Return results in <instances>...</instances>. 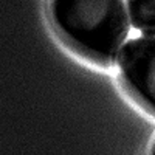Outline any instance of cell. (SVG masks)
<instances>
[{"label":"cell","mask_w":155,"mask_h":155,"mask_svg":"<svg viewBox=\"0 0 155 155\" xmlns=\"http://www.w3.org/2000/svg\"><path fill=\"white\" fill-rule=\"evenodd\" d=\"M50 16L76 51L102 67L113 65L129 36L123 0H50Z\"/></svg>","instance_id":"obj_1"},{"label":"cell","mask_w":155,"mask_h":155,"mask_svg":"<svg viewBox=\"0 0 155 155\" xmlns=\"http://www.w3.org/2000/svg\"><path fill=\"white\" fill-rule=\"evenodd\" d=\"M120 74L129 92L155 116V34L135 37L123 47Z\"/></svg>","instance_id":"obj_2"},{"label":"cell","mask_w":155,"mask_h":155,"mask_svg":"<svg viewBox=\"0 0 155 155\" xmlns=\"http://www.w3.org/2000/svg\"><path fill=\"white\" fill-rule=\"evenodd\" d=\"M134 28L144 34H155V0H127Z\"/></svg>","instance_id":"obj_3"},{"label":"cell","mask_w":155,"mask_h":155,"mask_svg":"<svg viewBox=\"0 0 155 155\" xmlns=\"http://www.w3.org/2000/svg\"><path fill=\"white\" fill-rule=\"evenodd\" d=\"M147 155H155V138H153L152 144H150V147H149V153H147Z\"/></svg>","instance_id":"obj_4"}]
</instances>
